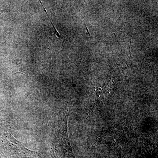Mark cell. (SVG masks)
<instances>
[{
  "instance_id": "cell-1",
  "label": "cell",
  "mask_w": 158,
  "mask_h": 158,
  "mask_svg": "<svg viewBox=\"0 0 158 158\" xmlns=\"http://www.w3.org/2000/svg\"><path fill=\"white\" fill-rule=\"evenodd\" d=\"M39 2H40L41 3V5H42V6L44 10V11H45L46 14L47 15L50 21L51 22L52 25L53 27L54 30H54V34H55V35H56L57 37H59H59H60V34H59V32H58V31H57L56 29V27H55V26H54V25L53 23L52 22V21H51L50 18L49 17L48 15V14L47 11L46 10L45 8H44V6H43V3L41 2V1H40Z\"/></svg>"
}]
</instances>
